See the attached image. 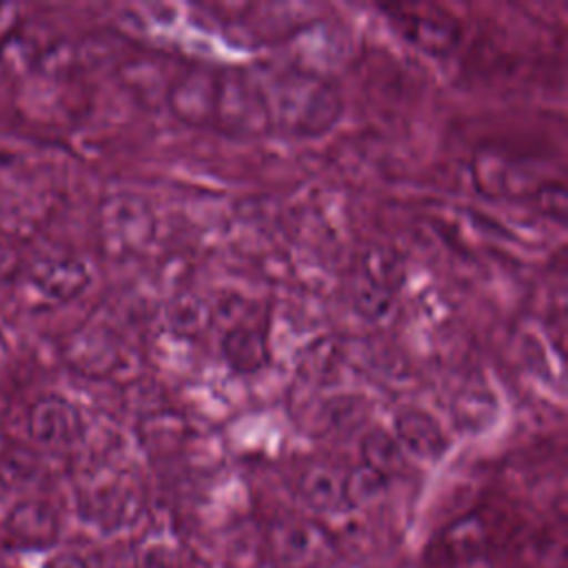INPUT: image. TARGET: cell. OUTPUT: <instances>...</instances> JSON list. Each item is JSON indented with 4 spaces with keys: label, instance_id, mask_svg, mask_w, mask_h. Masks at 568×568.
Segmentation results:
<instances>
[{
    "label": "cell",
    "instance_id": "obj_20",
    "mask_svg": "<svg viewBox=\"0 0 568 568\" xmlns=\"http://www.w3.org/2000/svg\"><path fill=\"white\" fill-rule=\"evenodd\" d=\"M453 568H490V564L486 561V555H481V557H473L466 561H457V564H453Z\"/></svg>",
    "mask_w": 568,
    "mask_h": 568
},
{
    "label": "cell",
    "instance_id": "obj_6",
    "mask_svg": "<svg viewBox=\"0 0 568 568\" xmlns=\"http://www.w3.org/2000/svg\"><path fill=\"white\" fill-rule=\"evenodd\" d=\"M29 437L44 448H67L82 433L80 410L60 395H47L33 402L27 417Z\"/></svg>",
    "mask_w": 568,
    "mask_h": 568
},
{
    "label": "cell",
    "instance_id": "obj_11",
    "mask_svg": "<svg viewBox=\"0 0 568 568\" xmlns=\"http://www.w3.org/2000/svg\"><path fill=\"white\" fill-rule=\"evenodd\" d=\"M222 353L235 371L248 373L264 364L266 359V344L264 335L251 326H233L222 337Z\"/></svg>",
    "mask_w": 568,
    "mask_h": 568
},
{
    "label": "cell",
    "instance_id": "obj_2",
    "mask_svg": "<svg viewBox=\"0 0 568 568\" xmlns=\"http://www.w3.org/2000/svg\"><path fill=\"white\" fill-rule=\"evenodd\" d=\"M386 11L395 29L428 55H450L462 42L459 22L435 4H393Z\"/></svg>",
    "mask_w": 568,
    "mask_h": 568
},
{
    "label": "cell",
    "instance_id": "obj_18",
    "mask_svg": "<svg viewBox=\"0 0 568 568\" xmlns=\"http://www.w3.org/2000/svg\"><path fill=\"white\" fill-rule=\"evenodd\" d=\"M20 271H22V262H20L18 248L13 244L0 240V282L18 277Z\"/></svg>",
    "mask_w": 568,
    "mask_h": 568
},
{
    "label": "cell",
    "instance_id": "obj_1",
    "mask_svg": "<svg viewBox=\"0 0 568 568\" xmlns=\"http://www.w3.org/2000/svg\"><path fill=\"white\" fill-rule=\"evenodd\" d=\"M266 120L297 138L331 131L342 115V95L317 73L282 71L262 89Z\"/></svg>",
    "mask_w": 568,
    "mask_h": 568
},
{
    "label": "cell",
    "instance_id": "obj_4",
    "mask_svg": "<svg viewBox=\"0 0 568 568\" xmlns=\"http://www.w3.org/2000/svg\"><path fill=\"white\" fill-rule=\"evenodd\" d=\"M100 233L113 251H140L153 235V211L133 193H115L100 204Z\"/></svg>",
    "mask_w": 568,
    "mask_h": 568
},
{
    "label": "cell",
    "instance_id": "obj_8",
    "mask_svg": "<svg viewBox=\"0 0 568 568\" xmlns=\"http://www.w3.org/2000/svg\"><path fill=\"white\" fill-rule=\"evenodd\" d=\"M64 359L82 375L102 377L118 366L120 351L115 337L106 328L87 324L69 335L64 344Z\"/></svg>",
    "mask_w": 568,
    "mask_h": 568
},
{
    "label": "cell",
    "instance_id": "obj_3",
    "mask_svg": "<svg viewBox=\"0 0 568 568\" xmlns=\"http://www.w3.org/2000/svg\"><path fill=\"white\" fill-rule=\"evenodd\" d=\"M91 284V268L75 255H47L24 271L27 293L42 304H67Z\"/></svg>",
    "mask_w": 568,
    "mask_h": 568
},
{
    "label": "cell",
    "instance_id": "obj_17",
    "mask_svg": "<svg viewBox=\"0 0 568 568\" xmlns=\"http://www.w3.org/2000/svg\"><path fill=\"white\" fill-rule=\"evenodd\" d=\"M532 202L537 211L559 224L566 222L568 215V193L561 182H544L535 189Z\"/></svg>",
    "mask_w": 568,
    "mask_h": 568
},
{
    "label": "cell",
    "instance_id": "obj_9",
    "mask_svg": "<svg viewBox=\"0 0 568 568\" xmlns=\"http://www.w3.org/2000/svg\"><path fill=\"white\" fill-rule=\"evenodd\" d=\"M217 82L209 71H189L169 91L171 111L191 124L211 122L215 118Z\"/></svg>",
    "mask_w": 568,
    "mask_h": 568
},
{
    "label": "cell",
    "instance_id": "obj_16",
    "mask_svg": "<svg viewBox=\"0 0 568 568\" xmlns=\"http://www.w3.org/2000/svg\"><path fill=\"white\" fill-rule=\"evenodd\" d=\"M11 526L24 537H42L49 535L53 528L51 510L40 501H24L18 504L11 515Z\"/></svg>",
    "mask_w": 568,
    "mask_h": 568
},
{
    "label": "cell",
    "instance_id": "obj_13",
    "mask_svg": "<svg viewBox=\"0 0 568 568\" xmlns=\"http://www.w3.org/2000/svg\"><path fill=\"white\" fill-rule=\"evenodd\" d=\"M444 548L453 564L486 555V528L481 519L466 517L455 521L444 535Z\"/></svg>",
    "mask_w": 568,
    "mask_h": 568
},
{
    "label": "cell",
    "instance_id": "obj_14",
    "mask_svg": "<svg viewBox=\"0 0 568 568\" xmlns=\"http://www.w3.org/2000/svg\"><path fill=\"white\" fill-rule=\"evenodd\" d=\"M395 306V291L357 273L353 284V308L368 322H379L390 315Z\"/></svg>",
    "mask_w": 568,
    "mask_h": 568
},
{
    "label": "cell",
    "instance_id": "obj_5",
    "mask_svg": "<svg viewBox=\"0 0 568 568\" xmlns=\"http://www.w3.org/2000/svg\"><path fill=\"white\" fill-rule=\"evenodd\" d=\"M271 546L286 568H320L335 552L331 532L311 519L280 521L271 532Z\"/></svg>",
    "mask_w": 568,
    "mask_h": 568
},
{
    "label": "cell",
    "instance_id": "obj_15",
    "mask_svg": "<svg viewBox=\"0 0 568 568\" xmlns=\"http://www.w3.org/2000/svg\"><path fill=\"white\" fill-rule=\"evenodd\" d=\"M388 477L375 468L359 464L348 475H344V501L346 506H371L384 497L388 488Z\"/></svg>",
    "mask_w": 568,
    "mask_h": 568
},
{
    "label": "cell",
    "instance_id": "obj_7",
    "mask_svg": "<svg viewBox=\"0 0 568 568\" xmlns=\"http://www.w3.org/2000/svg\"><path fill=\"white\" fill-rule=\"evenodd\" d=\"M393 437L402 453L417 462H437L448 448V437L442 424L419 408H404L395 415Z\"/></svg>",
    "mask_w": 568,
    "mask_h": 568
},
{
    "label": "cell",
    "instance_id": "obj_10",
    "mask_svg": "<svg viewBox=\"0 0 568 568\" xmlns=\"http://www.w3.org/2000/svg\"><path fill=\"white\" fill-rule=\"evenodd\" d=\"M302 501L313 510V513H335L344 501V475L335 470L333 466L326 464H313L308 466L297 484Z\"/></svg>",
    "mask_w": 568,
    "mask_h": 568
},
{
    "label": "cell",
    "instance_id": "obj_12",
    "mask_svg": "<svg viewBox=\"0 0 568 568\" xmlns=\"http://www.w3.org/2000/svg\"><path fill=\"white\" fill-rule=\"evenodd\" d=\"M359 453H362V464L375 468L377 473L386 475L390 479L393 473H397L404 464V453L397 444V439L382 430V428H371L362 442H359Z\"/></svg>",
    "mask_w": 568,
    "mask_h": 568
},
{
    "label": "cell",
    "instance_id": "obj_19",
    "mask_svg": "<svg viewBox=\"0 0 568 568\" xmlns=\"http://www.w3.org/2000/svg\"><path fill=\"white\" fill-rule=\"evenodd\" d=\"M42 568H91L89 559L75 550H62L51 555Z\"/></svg>",
    "mask_w": 568,
    "mask_h": 568
}]
</instances>
